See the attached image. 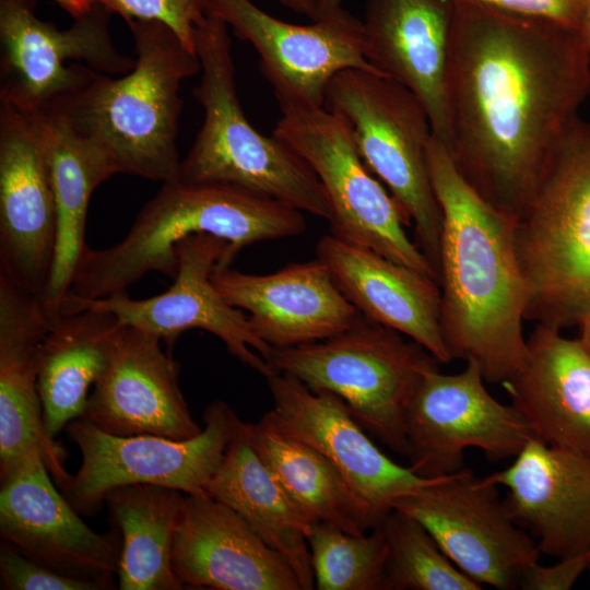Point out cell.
<instances>
[{
    "instance_id": "obj_1",
    "label": "cell",
    "mask_w": 590,
    "mask_h": 590,
    "mask_svg": "<svg viewBox=\"0 0 590 590\" xmlns=\"http://www.w3.org/2000/svg\"><path fill=\"white\" fill-rule=\"evenodd\" d=\"M448 153L511 221L590 92V55L553 21L451 0Z\"/></svg>"
},
{
    "instance_id": "obj_2",
    "label": "cell",
    "mask_w": 590,
    "mask_h": 590,
    "mask_svg": "<svg viewBox=\"0 0 590 590\" xmlns=\"http://www.w3.org/2000/svg\"><path fill=\"white\" fill-rule=\"evenodd\" d=\"M427 166L442 213L440 329L451 359L474 362L486 382L503 385L527 353V292L512 221L460 175L432 135Z\"/></svg>"
},
{
    "instance_id": "obj_3",
    "label": "cell",
    "mask_w": 590,
    "mask_h": 590,
    "mask_svg": "<svg viewBox=\"0 0 590 590\" xmlns=\"http://www.w3.org/2000/svg\"><path fill=\"white\" fill-rule=\"evenodd\" d=\"M127 24L135 52L133 69L118 79L97 73L85 88L49 111L59 114L117 174L162 184L177 181L179 91L185 79L201 70L200 60L163 22Z\"/></svg>"
},
{
    "instance_id": "obj_4",
    "label": "cell",
    "mask_w": 590,
    "mask_h": 590,
    "mask_svg": "<svg viewBox=\"0 0 590 590\" xmlns=\"http://www.w3.org/2000/svg\"><path fill=\"white\" fill-rule=\"evenodd\" d=\"M306 231L304 213L278 200L222 184H163L137 214L126 236L104 249L86 248L69 295L103 298L125 293L150 272L174 279L175 246L204 233L244 247Z\"/></svg>"
},
{
    "instance_id": "obj_5",
    "label": "cell",
    "mask_w": 590,
    "mask_h": 590,
    "mask_svg": "<svg viewBox=\"0 0 590 590\" xmlns=\"http://www.w3.org/2000/svg\"><path fill=\"white\" fill-rule=\"evenodd\" d=\"M524 318L562 331L590 312V120L575 117L512 221Z\"/></svg>"
},
{
    "instance_id": "obj_6",
    "label": "cell",
    "mask_w": 590,
    "mask_h": 590,
    "mask_svg": "<svg viewBox=\"0 0 590 590\" xmlns=\"http://www.w3.org/2000/svg\"><path fill=\"white\" fill-rule=\"evenodd\" d=\"M194 47L201 79L192 94L203 121L180 162L178 180L234 186L329 221L328 198L311 167L279 138L260 133L245 116L226 23L206 14L194 30Z\"/></svg>"
},
{
    "instance_id": "obj_7",
    "label": "cell",
    "mask_w": 590,
    "mask_h": 590,
    "mask_svg": "<svg viewBox=\"0 0 590 590\" xmlns=\"http://www.w3.org/2000/svg\"><path fill=\"white\" fill-rule=\"evenodd\" d=\"M267 363L275 373L338 396L369 435L402 457L411 402L425 376L439 369L422 345L361 314L326 340L272 347Z\"/></svg>"
},
{
    "instance_id": "obj_8",
    "label": "cell",
    "mask_w": 590,
    "mask_h": 590,
    "mask_svg": "<svg viewBox=\"0 0 590 590\" xmlns=\"http://www.w3.org/2000/svg\"><path fill=\"white\" fill-rule=\"evenodd\" d=\"M323 107L347 122L359 156L414 227V241L439 280L442 213L428 173L433 131L421 102L390 78L345 69L329 81Z\"/></svg>"
},
{
    "instance_id": "obj_9",
    "label": "cell",
    "mask_w": 590,
    "mask_h": 590,
    "mask_svg": "<svg viewBox=\"0 0 590 590\" xmlns=\"http://www.w3.org/2000/svg\"><path fill=\"white\" fill-rule=\"evenodd\" d=\"M272 134L293 149L319 178L330 206V234L374 250L434 279L399 205L358 154L350 127L326 107L281 106Z\"/></svg>"
},
{
    "instance_id": "obj_10",
    "label": "cell",
    "mask_w": 590,
    "mask_h": 590,
    "mask_svg": "<svg viewBox=\"0 0 590 590\" xmlns=\"http://www.w3.org/2000/svg\"><path fill=\"white\" fill-rule=\"evenodd\" d=\"M36 0H0V101L47 113L85 88L97 73L122 75L135 59L118 51L113 12L101 3L63 30L36 16Z\"/></svg>"
},
{
    "instance_id": "obj_11",
    "label": "cell",
    "mask_w": 590,
    "mask_h": 590,
    "mask_svg": "<svg viewBox=\"0 0 590 590\" xmlns=\"http://www.w3.org/2000/svg\"><path fill=\"white\" fill-rule=\"evenodd\" d=\"M241 422L224 401L208 405L202 430L187 439L115 436L75 418L66 428L81 452V464L61 487L63 496L79 514L92 516L106 494L122 485L154 484L184 494H208L205 487Z\"/></svg>"
},
{
    "instance_id": "obj_12",
    "label": "cell",
    "mask_w": 590,
    "mask_h": 590,
    "mask_svg": "<svg viewBox=\"0 0 590 590\" xmlns=\"http://www.w3.org/2000/svg\"><path fill=\"white\" fill-rule=\"evenodd\" d=\"M393 509L422 523L446 556L480 586L517 589L540 559L535 540L515 522L499 486L470 469L400 497Z\"/></svg>"
},
{
    "instance_id": "obj_13",
    "label": "cell",
    "mask_w": 590,
    "mask_h": 590,
    "mask_svg": "<svg viewBox=\"0 0 590 590\" xmlns=\"http://www.w3.org/2000/svg\"><path fill=\"white\" fill-rule=\"evenodd\" d=\"M175 250L178 270L167 291L144 299H133L127 292L95 299L68 294L61 314L87 307L105 309L122 327L156 334L168 344L187 330L201 329L217 337L233 356L263 377L274 373L267 363L272 347L255 335L248 316L229 305L211 279L215 268L231 266L238 251L227 240L204 233L182 238Z\"/></svg>"
},
{
    "instance_id": "obj_14",
    "label": "cell",
    "mask_w": 590,
    "mask_h": 590,
    "mask_svg": "<svg viewBox=\"0 0 590 590\" xmlns=\"http://www.w3.org/2000/svg\"><path fill=\"white\" fill-rule=\"evenodd\" d=\"M474 362L463 370L428 373L406 415V458L420 476L439 479L464 469L468 448L481 449L487 460L515 458L536 437L520 412L503 404L486 389Z\"/></svg>"
},
{
    "instance_id": "obj_15",
    "label": "cell",
    "mask_w": 590,
    "mask_h": 590,
    "mask_svg": "<svg viewBox=\"0 0 590 590\" xmlns=\"http://www.w3.org/2000/svg\"><path fill=\"white\" fill-rule=\"evenodd\" d=\"M204 3L206 14L221 19L257 51L280 107L323 106L329 81L345 69L385 75L367 59L363 22L343 8L302 25L274 17L251 0Z\"/></svg>"
},
{
    "instance_id": "obj_16",
    "label": "cell",
    "mask_w": 590,
    "mask_h": 590,
    "mask_svg": "<svg viewBox=\"0 0 590 590\" xmlns=\"http://www.w3.org/2000/svg\"><path fill=\"white\" fill-rule=\"evenodd\" d=\"M56 239V199L43 115L0 101V274L43 298Z\"/></svg>"
},
{
    "instance_id": "obj_17",
    "label": "cell",
    "mask_w": 590,
    "mask_h": 590,
    "mask_svg": "<svg viewBox=\"0 0 590 590\" xmlns=\"http://www.w3.org/2000/svg\"><path fill=\"white\" fill-rule=\"evenodd\" d=\"M273 408L260 420L273 430L316 448L328 458L378 526L396 500L437 480L417 475L386 456L355 421L344 402L314 390L291 375L266 377Z\"/></svg>"
},
{
    "instance_id": "obj_18",
    "label": "cell",
    "mask_w": 590,
    "mask_h": 590,
    "mask_svg": "<svg viewBox=\"0 0 590 590\" xmlns=\"http://www.w3.org/2000/svg\"><path fill=\"white\" fill-rule=\"evenodd\" d=\"M39 451L0 475V534L21 552L49 568L114 587L121 540L88 528L50 480Z\"/></svg>"
},
{
    "instance_id": "obj_19",
    "label": "cell",
    "mask_w": 590,
    "mask_h": 590,
    "mask_svg": "<svg viewBox=\"0 0 590 590\" xmlns=\"http://www.w3.org/2000/svg\"><path fill=\"white\" fill-rule=\"evenodd\" d=\"M162 341L138 328L121 327L81 417L115 436H197L202 427L180 390L179 365L162 350Z\"/></svg>"
},
{
    "instance_id": "obj_20",
    "label": "cell",
    "mask_w": 590,
    "mask_h": 590,
    "mask_svg": "<svg viewBox=\"0 0 590 590\" xmlns=\"http://www.w3.org/2000/svg\"><path fill=\"white\" fill-rule=\"evenodd\" d=\"M170 562L184 589L303 590L286 559L208 494L184 495Z\"/></svg>"
},
{
    "instance_id": "obj_21",
    "label": "cell",
    "mask_w": 590,
    "mask_h": 590,
    "mask_svg": "<svg viewBox=\"0 0 590 590\" xmlns=\"http://www.w3.org/2000/svg\"><path fill=\"white\" fill-rule=\"evenodd\" d=\"M211 279L229 305L248 312L252 332L271 347L326 340L347 329L359 314L317 258L270 274L219 264Z\"/></svg>"
},
{
    "instance_id": "obj_22",
    "label": "cell",
    "mask_w": 590,
    "mask_h": 590,
    "mask_svg": "<svg viewBox=\"0 0 590 590\" xmlns=\"http://www.w3.org/2000/svg\"><path fill=\"white\" fill-rule=\"evenodd\" d=\"M52 320L40 297L0 274V475L39 451L59 486L71 477L64 451L45 430L38 357Z\"/></svg>"
},
{
    "instance_id": "obj_23",
    "label": "cell",
    "mask_w": 590,
    "mask_h": 590,
    "mask_svg": "<svg viewBox=\"0 0 590 590\" xmlns=\"http://www.w3.org/2000/svg\"><path fill=\"white\" fill-rule=\"evenodd\" d=\"M485 477L507 489L512 519L541 554L559 559L590 548V457L534 437L509 467Z\"/></svg>"
},
{
    "instance_id": "obj_24",
    "label": "cell",
    "mask_w": 590,
    "mask_h": 590,
    "mask_svg": "<svg viewBox=\"0 0 590 590\" xmlns=\"http://www.w3.org/2000/svg\"><path fill=\"white\" fill-rule=\"evenodd\" d=\"M451 19V0H367L362 21L368 61L416 96L446 148Z\"/></svg>"
},
{
    "instance_id": "obj_25",
    "label": "cell",
    "mask_w": 590,
    "mask_h": 590,
    "mask_svg": "<svg viewBox=\"0 0 590 590\" xmlns=\"http://www.w3.org/2000/svg\"><path fill=\"white\" fill-rule=\"evenodd\" d=\"M316 257L361 315L415 341L439 363L452 361L441 335L440 288L434 279L331 234L318 240Z\"/></svg>"
},
{
    "instance_id": "obj_26",
    "label": "cell",
    "mask_w": 590,
    "mask_h": 590,
    "mask_svg": "<svg viewBox=\"0 0 590 590\" xmlns=\"http://www.w3.org/2000/svg\"><path fill=\"white\" fill-rule=\"evenodd\" d=\"M502 386L536 438L590 457V355L579 339L534 326L521 366Z\"/></svg>"
},
{
    "instance_id": "obj_27",
    "label": "cell",
    "mask_w": 590,
    "mask_h": 590,
    "mask_svg": "<svg viewBox=\"0 0 590 590\" xmlns=\"http://www.w3.org/2000/svg\"><path fill=\"white\" fill-rule=\"evenodd\" d=\"M208 483L209 496L237 512L294 570L303 590L315 588L307 536L314 521L258 456L243 427Z\"/></svg>"
},
{
    "instance_id": "obj_28",
    "label": "cell",
    "mask_w": 590,
    "mask_h": 590,
    "mask_svg": "<svg viewBox=\"0 0 590 590\" xmlns=\"http://www.w3.org/2000/svg\"><path fill=\"white\" fill-rule=\"evenodd\" d=\"M121 327L113 312L95 307L64 312L52 321L39 349L37 380L49 437L83 415L88 390Z\"/></svg>"
},
{
    "instance_id": "obj_29",
    "label": "cell",
    "mask_w": 590,
    "mask_h": 590,
    "mask_svg": "<svg viewBox=\"0 0 590 590\" xmlns=\"http://www.w3.org/2000/svg\"><path fill=\"white\" fill-rule=\"evenodd\" d=\"M57 211V239L50 280L42 298L54 321L61 314L78 264L87 248L88 201L102 182L116 175L111 163L78 137L55 111L42 113Z\"/></svg>"
},
{
    "instance_id": "obj_30",
    "label": "cell",
    "mask_w": 590,
    "mask_h": 590,
    "mask_svg": "<svg viewBox=\"0 0 590 590\" xmlns=\"http://www.w3.org/2000/svg\"><path fill=\"white\" fill-rule=\"evenodd\" d=\"M184 493L154 484L118 486L105 496L120 532V590H180L172 569V545Z\"/></svg>"
},
{
    "instance_id": "obj_31",
    "label": "cell",
    "mask_w": 590,
    "mask_h": 590,
    "mask_svg": "<svg viewBox=\"0 0 590 590\" xmlns=\"http://www.w3.org/2000/svg\"><path fill=\"white\" fill-rule=\"evenodd\" d=\"M243 427L258 456L314 521L356 535L378 527L340 471L316 448L273 430L261 420L244 422Z\"/></svg>"
},
{
    "instance_id": "obj_32",
    "label": "cell",
    "mask_w": 590,
    "mask_h": 590,
    "mask_svg": "<svg viewBox=\"0 0 590 590\" xmlns=\"http://www.w3.org/2000/svg\"><path fill=\"white\" fill-rule=\"evenodd\" d=\"M378 528L388 548L385 590H480L441 551L425 527L393 509Z\"/></svg>"
},
{
    "instance_id": "obj_33",
    "label": "cell",
    "mask_w": 590,
    "mask_h": 590,
    "mask_svg": "<svg viewBox=\"0 0 590 590\" xmlns=\"http://www.w3.org/2000/svg\"><path fill=\"white\" fill-rule=\"evenodd\" d=\"M319 590H385L388 548L381 530L352 534L316 521L307 536Z\"/></svg>"
},
{
    "instance_id": "obj_34",
    "label": "cell",
    "mask_w": 590,
    "mask_h": 590,
    "mask_svg": "<svg viewBox=\"0 0 590 590\" xmlns=\"http://www.w3.org/2000/svg\"><path fill=\"white\" fill-rule=\"evenodd\" d=\"M102 4L126 23L132 20L165 23L196 54L194 30L206 17L204 0H102Z\"/></svg>"
},
{
    "instance_id": "obj_35",
    "label": "cell",
    "mask_w": 590,
    "mask_h": 590,
    "mask_svg": "<svg viewBox=\"0 0 590 590\" xmlns=\"http://www.w3.org/2000/svg\"><path fill=\"white\" fill-rule=\"evenodd\" d=\"M1 589L7 590H104L107 585L80 579L49 568L2 543L0 548Z\"/></svg>"
},
{
    "instance_id": "obj_36",
    "label": "cell",
    "mask_w": 590,
    "mask_h": 590,
    "mask_svg": "<svg viewBox=\"0 0 590 590\" xmlns=\"http://www.w3.org/2000/svg\"><path fill=\"white\" fill-rule=\"evenodd\" d=\"M590 565V548L559 558L557 563L548 566L539 562L529 567L523 574L519 589L522 590H569L588 570Z\"/></svg>"
},
{
    "instance_id": "obj_37",
    "label": "cell",
    "mask_w": 590,
    "mask_h": 590,
    "mask_svg": "<svg viewBox=\"0 0 590 590\" xmlns=\"http://www.w3.org/2000/svg\"><path fill=\"white\" fill-rule=\"evenodd\" d=\"M503 11L542 17L578 32L583 0H470Z\"/></svg>"
},
{
    "instance_id": "obj_38",
    "label": "cell",
    "mask_w": 590,
    "mask_h": 590,
    "mask_svg": "<svg viewBox=\"0 0 590 590\" xmlns=\"http://www.w3.org/2000/svg\"><path fill=\"white\" fill-rule=\"evenodd\" d=\"M280 3L296 14L306 16L310 21L318 20L316 0H279Z\"/></svg>"
},
{
    "instance_id": "obj_39",
    "label": "cell",
    "mask_w": 590,
    "mask_h": 590,
    "mask_svg": "<svg viewBox=\"0 0 590 590\" xmlns=\"http://www.w3.org/2000/svg\"><path fill=\"white\" fill-rule=\"evenodd\" d=\"M64 11H67L73 19L79 17L86 13L92 4L87 0H52Z\"/></svg>"
},
{
    "instance_id": "obj_40",
    "label": "cell",
    "mask_w": 590,
    "mask_h": 590,
    "mask_svg": "<svg viewBox=\"0 0 590 590\" xmlns=\"http://www.w3.org/2000/svg\"><path fill=\"white\" fill-rule=\"evenodd\" d=\"M577 33L590 55V0H583L581 21Z\"/></svg>"
},
{
    "instance_id": "obj_41",
    "label": "cell",
    "mask_w": 590,
    "mask_h": 590,
    "mask_svg": "<svg viewBox=\"0 0 590 590\" xmlns=\"http://www.w3.org/2000/svg\"><path fill=\"white\" fill-rule=\"evenodd\" d=\"M318 19L342 9V0H316Z\"/></svg>"
},
{
    "instance_id": "obj_42",
    "label": "cell",
    "mask_w": 590,
    "mask_h": 590,
    "mask_svg": "<svg viewBox=\"0 0 590 590\" xmlns=\"http://www.w3.org/2000/svg\"><path fill=\"white\" fill-rule=\"evenodd\" d=\"M580 329L579 340L590 355V312L578 324Z\"/></svg>"
},
{
    "instance_id": "obj_43",
    "label": "cell",
    "mask_w": 590,
    "mask_h": 590,
    "mask_svg": "<svg viewBox=\"0 0 590 590\" xmlns=\"http://www.w3.org/2000/svg\"><path fill=\"white\" fill-rule=\"evenodd\" d=\"M91 4H94V3H101L102 4V0H87Z\"/></svg>"
},
{
    "instance_id": "obj_44",
    "label": "cell",
    "mask_w": 590,
    "mask_h": 590,
    "mask_svg": "<svg viewBox=\"0 0 590 590\" xmlns=\"http://www.w3.org/2000/svg\"><path fill=\"white\" fill-rule=\"evenodd\" d=\"M588 573H589V580H590V565L588 567Z\"/></svg>"
}]
</instances>
